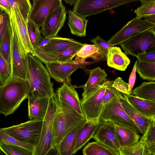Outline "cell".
<instances>
[{
    "instance_id": "603a6c76",
    "label": "cell",
    "mask_w": 155,
    "mask_h": 155,
    "mask_svg": "<svg viewBox=\"0 0 155 155\" xmlns=\"http://www.w3.org/2000/svg\"><path fill=\"white\" fill-rule=\"evenodd\" d=\"M108 66L118 70L125 71L130 63V60L119 47L112 46L108 50L107 57Z\"/></svg>"
},
{
    "instance_id": "c3c4849f",
    "label": "cell",
    "mask_w": 155,
    "mask_h": 155,
    "mask_svg": "<svg viewBox=\"0 0 155 155\" xmlns=\"http://www.w3.org/2000/svg\"><path fill=\"white\" fill-rule=\"evenodd\" d=\"M0 7L9 15L11 13L12 6L8 0H0Z\"/></svg>"
},
{
    "instance_id": "cb8c5ba5",
    "label": "cell",
    "mask_w": 155,
    "mask_h": 155,
    "mask_svg": "<svg viewBox=\"0 0 155 155\" xmlns=\"http://www.w3.org/2000/svg\"><path fill=\"white\" fill-rule=\"evenodd\" d=\"M100 120L87 121L78 131L74 154L92 138L98 126Z\"/></svg>"
},
{
    "instance_id": "ee69618b",
    "label": "cell",
    "mask_w": 155,
    "mask_h": 155,
    "mask_svg": "<svg viewBox=\"0 0 155 155\" xmlns=\"http://www.w3.org/2000/svg\"><path fill=\"white\" fill-rule=\"evenodd\" d=\"M112 86L122 94L126 95L129 94L128 84L121 78L118 77L113 81Z\"/></svg>"
},
{
    "instance_id": "b9f144b4",
    "label": "cell",
    "mask_w": 155,
    "mask_h": 155,
    "mask_svg": "<svg viewBox=\"0 0 155 155\" xmlns=\"http://www.w3.org/2000/svg\"><path fill=\"white\" fill-rule=\"evenodd\" d=\"M11 77V74L7 64L0 54V82L2 84L8 81Z\"/></svg>"
},
{
    "instance_id": "ba28073f",
    "label": "cell",
    "mask_w": 155,
    "mask_h": 155,
    "mask_svg": "<svg viewBox=\"0 0 155 155\" xmlns=\"http://www.w3.org/2000/svg\"><path fill=\"white\" fill-rule=\"evenodd\" d=\"M120 92L104 107L99 120L111 122L114 124L131 128L141 134L139 129L128 115L120 101Z\"/></svg>"
},
{
    "instance_id": "7bdbcfd3",
    "label": "cell",
    "mask_w": 155,
    "mask_h": 155,
    "mask_svg": "<svg viewBox=\"0 0 155 155\" xmlns=\"http://www.w3.org/2000/svg\"><path fill=\"white\" fill-rule=\"evenodd\" d=\"M90 41L99 49L106 58L109 48L114 46L108 43L107 41H105L99 35L97 36Z\"/></svg>"
},
{
    "instance_id": "74e56055",
    "label": "cell",
    "mask_w": 155,
    "mask_h": 155,
    "mask_svg": "<svg viewBox=\"0 0 155 155\" xmlns=\"http://www.w3.org/2000/svg\"><path fill=\"white\" fill-rule=\"evenodd\" d=\"M27 27L30 41L35 50L38 48L42 37L39 30L40 27L31 21H28Z\"/></svg>"
},
{
    "instance_id": "ac0fdd59",
    "label": "cell",
    "mask_w": 155,
    "mask_h": 155,
    "mask_svg": "<svg viewBox=\"0 0 155 155\" xmlns=\"http://www.w3.org/2000/svg\"><path fill=\"white\" fill-rule=\"evenodd\" d=\"M57 96L70 106L78 114L84 117L78 93L71 84V82L65 81L56 91Z\"/></svg>"
},
{
    "instance_id": "7dc6e473",
    "label": "cell",
    "mask_w": 155,
    "mask_h": 155,
    "mask_svg": "<svg viewBox=\"0 0 155 155\" xmlns=\"http://www.w3.org/2000/svg\"><path fill=\"white\" fill-rule=\"evenodd\" d=\"M138 62V61H136L135 62L130 76L128 83V92L129 94L131 93L132 89L135 81L136 78V69Z\"/></svg>"
},
{
    "instance_id": "836d02e7",
    "label": "cell",
    "mask_w": 155,
    "mask_h": 155,
    "mask_svg": "<svg viewBox=\"0 0 155 155\" xmlns=\"http://www.w3.org/2000/svg\"><path fill=\"white\" fill-rule=\"evenodd\" d=\"M136 72L144 80H155V62H138Z\"/></svg>"
},
{
    "instance_id": "d590c367",
    "label": "cell",
    "mask_w": 155,
    "mask_h": 155,
    "mask_svg": "<svg viewBox=\"0 0 155 155\" xmlns=\"http://www.w3.org/2000/svg\"><path fill=\"white\" fill-rule=\"evenodd\" d=\"M0 150L6 155H33V152L23 147L0 143Z\"/></svg>"
},
{
    "instance_id": "e575fe53",
    "label": "cell",
    "mask_w": 155,
    "mask_h": 155,
    "mask_svg": "<svg viewBox=\"0 0 155 155\" xmlns=\"http://www.w3.org/2000/svg\"><path fill=\"white\" fill-rule=\"evenodd\" d=\"M141 5L136 9L134 13L138 19L155 15V0H140Z\"/></svg>"
},
{
    "instance_id": "9c48e42d",
    "label": "cell",
    "mask_w": 155,
    "mask_h": 155,
    "mask_svg": "<svg viewBox=\"0 0 155 155\" xmlns=\"http://www.w3.org/2000/svg\"><path fill=\"white\" fill-rule=\"evenodd\" d=\"M54 94L50 99L46 114L43 120L39 140L34 148L33 155H45L52 147L53 120L57 108Z\"/></svg>"
},
{
    "instance_id": "8d00e7d4",
    "label": "cell",
    "mask_w": 155,
    "mask_h": 155,
    "mask_svg": "<svg viewBox=\"0 0 155 155\" xmlns=\"http://www.w3.org/2000/svg\"><path fill=\"white\" fill-rule=\"evenodd\" d=\"M119 155H146L147 151L142 141L129 147L120 148L118 150Z\"/></svg>"
},
{
    "instance_id": "9f6ffc18",
    "label": "cell",
    "mask_w": 155,
    "mask_h": 155,
    "mask_svg": "<svg viewBox=\"0 0 155 155\" xmlns=\"http://www.w3.org/2000/svg\"><path fill=\"white\" fill-rule=\"evenodd\" d=\"M146 155H153L152 154L150 153H149L147 151Z\"/></svg>"
},
{
    "instance_id": "4fadbf2b",
    "label": "cell",
    "mask_w": 155,
    "mask_h": 155,
    "mask_svg": "<svg viewBox=\"0 0 155 155\" xmlns=\"http://www.w3.org/2000/svg\"><path fill=\"white\" fill-rule=\"evenodd\" d=\"M88 63H82L75 61L51 63L46 64V68L50 76L59 83L71 81L70 77L79 68L86 69Z\"/></svg>"
},
{
    "instance_id": "8992f818",
    "label": "cell",
    "mask_w": 155,
    "mask_h": 155,
    "mask_svg": "<svg viewBox=\"0 0 155 155\" xmlns=\"http://www.w3.org/2000/svg\"><path fill=\"white\" fill-rule=\"evenodd\" d=\"M120 45L126 54L136 57L140 54L155 51V28L135 34Z\"/></svg>"
},
{
    "instance_id": "ab89813d",
    "label": "cell",
    "mask_w": 155,
    "mask_h": 155,
    "mask_svg": "<svg viewBox=\"0 0 155 155\" xmlns=\"http://www.w3.org/2000/svg\"><path fill=\"white\" fill-rule=\"evenodd\" d=\"M0 143H5L18 146L28 150L34 151V147H33L21 142L14 137L6 133L1 128H0Z\"/></svg>"
},
{
    "instance_id": "5b68a950",
    "label": "cell",
    "mask_w": 155,
    "mask_h": 155,
    "mask_svg": "<svg viewBox=\"0 0 155 155\" xmlns=\"http://www.w3.org/2000/svg\"><path fill=\"white\" fill-rule=\"evenodd\" d=\"M43 120H29L17 125L2 128L7 134L18 141L33 147L40 138Z\"/></svg>"
},
{
    "instance_id": "277c9868",
    "label": "cell",
    "mask_w": 155,
    "mask_h": 155,
    "mask_svg": "<svg viewBox=\"0 0 155 155\" xmlns=\"http://www.w3.org/2000/svg\"><path fill=\"white\" fill-rule=\"evenodd\" d=\"M11 5L12 9L9 17L12 33L17 40L21 53L26 58L28 54L34 55L35 51L29 37L27 23L18 6L15 4Z\"/></svg>"
},
{
    "instance_id": "d6986e66",
    "label": "cell",
    "mask_w": 155,
    "mask_h": 155,
    "mask_svg": "<svg viewBox=\"0 0 155 155\" xmlns=\"http://www.w3.org/2000/svg\"><path fill=\"white\" fill-rule=\"evenodd\" d=\"M88 71L89 78L84 86L82 98L81 101L86 99L108 80L107 74L105 71L100 67Z\"/></svg>"
},
{
    "instance_id": "f1b7e54d",
    "label": "cell",
    "mask_w": 155,
    "mask_h": 155,
    "mask_svg": "<svg viewBox=\"0 0 155 155\" xmlns=\"http://www.w3.org/2000/svg\"><path fill=\"white\" fill-rule=\"evenodd\" d=\"M85 123L74 128L62 140L58 147V149L61 155L74 154L77 133Z\"/></svg>"
},
{
    "instance_id": "11a10c76",
    "label": "cell",
    "mask_w": 155,
    "mask_h": 155,
    "mask_svg": "<svg viewBox=\"0 0 155 155\" xmlns=\"http://www.w3.org/2000/svg\"><path fill=\"white\" fill-rule=\"evenodd\" d=\"M4 12L0 7V15H2Z\"/></svg>"
},
{
    "instance_id": "83f0119b",
    "label": "cell",
    "mask_w": 155,
    "mask_h": 155,
    "mask_svg": "<svg viewBox=\"0 0 155 155\" xmlns=\"http://www.w3.org/2000/svg\"><path fill=\"white\" fill-rule=\"evenodd\" d=\"M68 13V24L71 34L79 37H85L88 20L78 16L71 10Z\"/></svg>"
},
{
    "instance_id": "bcb514c9",
    "label": "cell",
    "mask_w": 155,
    "mask_h": 155,
    "mask_svg": "<svg viewBox=\"0 0 155 155\" xmlns=\"http://www.w3.org/2000/svg\"><path fill=\"white\" fill-rule=\"evenodd\" d=\"M136 57L139 62H155V51L140 54Z\"/></svg>"
},
{
    "instance_id": "e0dca14e",
    "label": "cell",
    "mask_w": 155,
    "mask_h": 155,
    "mask_svg": "<svg viewBox=\"0 0 155 155\" xmlns=\"http://www.w3.org/2000/svg\"><path fill=\"white\" fill-rule=\"evenodd\" d=\"M77 46L60 51L46 52L35 50L34 56L45 64L51 63H59L71 61L77 52L85 44Z\"/></svg>"
},
{
    "instance_id": "9a60e30c",
    "label": "cell",
    "mask_w": 155,
    "mask_h": 155,
    "mask_svg": "<svg viewBox=\"0 0 155 155\" xmlns=\"http://www.w3.org/2000/svg\"><path fill=\"white\" fill-rule=\"evenodd\" d=\"M11 78L27 80L26 58H24L21 53L17 40L12 33L11 41Z\"/></svg>"
},
{
    "instance_id": "30bf717a",
    "label": "cell",
    "mask_w": 155,
    "mask_h": 155,
    "mask_svg": "<svg viewBox=\"0 0 155 155\" xmlns=\"http://www.w3.org/2000/svg\"><path fill=\"white\" fill-rule=\"evenodd\" d=\"M109 82L108 80L86 99L81 101L82 110L87 121L99 120L103 96Z\"/></svg>"
},
{
    "instance_id": "1f68e13d",
    "label": "cell",
    "mask_w": 155,
    "mask_h": 155,
    "mask_svg": "<svg viewBox=\"0 0 155 155\" xmlns=\"http://www.w3.org/2000/svg\"><path fill=\"white\" fill-rule=\"evenodd\" d=\"M140 140L142 141L148 152L155 155V120L151 121Z\"/></svg>"
},
{
    "instance_id": "44dd1931",
    "label": "cell",
    "mask_w": 155,
    "mask_h": 155,
    "mask_svg": "<svg viewBox=\"0 0 155 155\" xmlns=\"http://www.w3.org/2000/svg\"><path fill=\"white\" fill-rule=\"evenodd\" d=\"M74 60L82 63L91 64L100 61H107V58L94 45L85 43L75 56Z\"/></svg>"
},
{
    "instance_id": "d6a6232c",
    "label": "cell",
    "mask_w": 155,
    "mask_h": 155,
    "mask_svg": "<svg viewBox=\"0 0 155 155\" xmlns=\"http://www.w3.org/2000/svg\"><path fill=\"white\" fill-rule=\"evenodd\" d=\"M12 36V31L9 23L0 46V54L6 61L11 74V50Z\"/></svg>"
},
{
    "instance_id": "f546056e",
    "label": "cell",
    "mask_w": 155,
    "mask_h": 155,
    "mask_svg": "<svg viewBox=\"0 0 155 155\" xmlns=\"http://www.w3.org/2000/svg\"><path fill=\"white\" fill-rule=\"evenodd\" d=\"M82 151L83 155H119L118 151L97 141L88 143Z\"/></svg>"
},
{
    "instance_id": "484cf974",
    "label": "cell",
    "mask_w": 155,
    "mask_h": 155,
    "mask_svg": "<svg viewBox=\"0 0 155 155\" xmlns=\"http://www.w3.org/2000/svg\"><path fill=\"white\" fill-rule=\"evenodd\" d=\"M82 44L74 39L57 37L52 38L51 40L45 45L36 49L46 52H58L80 45Z\"/></svg>"
},
{
    "instance_id": "7402d4cb",
    "label": "cell",
    "mask_w": 155,
    "mask_h": 155,
    "mask_svg": "<svg viewBox=\"0 0 155 155\" xmlns=\"http://www.w3.org/2000/svg\"><path fill=\"white\" fill-rule=\"evenodd\" d=\"M51 98H35L30 94L28 98V115L30 120H43Z\"/></svg>"
},
{
    "instance_id": "2e32d148",
    "label": "cell",
    "mask_w": 155,
    "mask_h": 155,
    "mask_svg": "<svg viewBox=\"0 0 155 155\" xmlns=\"http://www.w3.org/2000/svg\"><path fill=\"white\" fill-rule=\"evenodd\" d=\"M96 141L118 151L120 148L114 124L111 122L100 120L92 137Z\"/></svg>"
},
{
    "instance_id": "60d3db41",
    "label": "cell",
    "mask_w": 155,
    "mask_h": 155,
    "mask_svg": "<svg viewBox=\"0 0 155 155\" xmlns=\"http://www.w3.org/2000/svg\"><path fill=\"white\" fill-rule=\"evenodd\" d=\"M113 82L110 81L106 87L102 102V111L105 106L120 93L112 86Z\"/></svg>"
},
{
    "instance_id": "6f0895ef",
    "label": "cell",
    "mask_w": 155,
    "mask_h": 155,
    "mask_svg": "<svg viewBox=\"0 0 155 155\" xmlns=\"http://www.w3.org/2000/svg\"><path fill=\"white\" fill-rule=\"evenodd\" d=\"M0 155H4L3 154L2 151L1 150H0Z\"/></svg>"
},
{
    "instance_id": "3957f363",
    "label": "cell",
    "mask_w": 155,
    "mask_h": 155,
    "mask_svg": "<svg viewBox=\"0 0 155 155\" xmlns=\"http://www.w3.org/2000/svg\"><path fill=\"white\" fill-rule=\"evenodd\" d=\"M31 88L28 80L11 78L0 84V114H13L22 102L28 99Z\"/></svg>"
},
{
    "instance_id": "f35d334b",
    "label": "cell",
    "mask_w": 155,
    "mask_h": 155,
    "mask_svg": "<svg viewBox=\"0 0 155 155\" xmlns=\"http://www.w3.org/2000/svg\"><path fill=\"white\" fill-rule=\"evenodd\" d=\"M11 5H16L18 7L25 21L27 23L32 5L29 0H8Z\"/></svg>"
},
{
    "instance_id": "f907efd6",
    "label": "cell",
    "mask_w": 155,
    "mask_h": 155,
    "mask_svg": "<svg viewBox=\"0 0 155 155\" xmlns=\"http://www.w3.org/2000/svg\"><path fill=\"white\" fill-rule=\"evenodd\" d=\"M52 38H45L44 37H42L37 48H40L46 45L51 40Z\"/></svg>"
},
{
    "instance_id": "8fae6325",
    "label": "cell",
    "mask_w": 155,
    "mask_h": 155,
    "mask_svg": "<svg viewBox=\"0 0 155 155\" xmlns=\"http://www.w3.org/2000/svg\"><path fill=\"white\" fill-rule=\"evenodd\" d=\"M155 27V25L135 17L113 35L107 42L114 46L120 45L132 36Z\"/></svg>"
},
{
    "instance_id": "7c38bea8",
    "label": "cell",
    "mask_w": 155,
    "mask_h": 155,
    "mask_svg": "<svg viewBox=\"0 0 155 155\" xmlns=\"http://www.w3.org/2000/svg\"><path fill=\"white\" fill-rule=\"evenodd\" d=\"M28 21L39 27L44 23L48 15L62 4L61 0H33Z\"/></svg>"
},
{
    "instance_id": "4dcf8cb0",
    "label": "cell",
    "mask_w": 155,
    "mask_h": 155,
    "mask_svg": "<svg viewBox=\"0 0 155 155\" xmlns=\"http://www.w3.org/2000/svg\"><path fill=\"white\" fill-rule=\"evenodd\" d=\"M131 94L139 98L155 101V82H144L132 91Z\"/></svg>"
},
{
    "instance_id": "816d5d0a",
    "label": "cell",
    "mask_w": 155,
    "mask_h": 155,
    "mask_svg": "<svg viewBox=\"0 0 155 155\" xmlns=\"http://www.w3.org/2000/svg\"><path fill=\"white\" fill-rule=\"evenodd\" d=\"M144 20L155 25V15H151L145 17Z\"/></svg>"
},
{
    "instance_id": "4316f807",
    "label": "cell",
    "mask_w": 155,
    "mask_h": 155,
    "mask_svg": "<svg viewBox=\"0 0 155 155\" xmlns=\"http://www.w3.org/2000/svg\"><path fill=\"white\" fill-rule=\"evenodd\" d=\"M114 125L120 148L131 146L138 142L140 135L136 131L129 128Z\"/></svg>"
},
{
    "instance_id": "681fc988",
    "label": "cell",
    "mask_w": 155,
    "mask_h": 155,
    "mask_svg": "<svg viewBox=\"0 0 155 155\" xmlns=\"http://www.w3.org/2000/svg\"><path fill=\"white\" fill-rule=\"evenodd\" d=\"M45 155H61L58 148L56 147H52Z\"/></svg>"
},
{
    "instance_id": "d4e9b609",
    "label": "cell",
    "mask_w": 155,
    "mask_h": 155,
    "mask_svg": "<svg viewBox=\"0 0 155 155\" xmlns=\"http://www.w3.org/2000/svg\"><path fill=\"white\" fill-rule=\"evenodd\" d=\"M131 105L142 114L155 119V101L142 99L133 95L122 94Z\"/></svg>"
},
{
    "instance_id": "db71d44e",
    "label": "cell",
    "mask_w": 155,
    "mask_h": 155,
    "mask_svg": "<svg viewBox=\"0 0 155 155\" xmlns=\"http://www.w3.org/2000/svg\"><path fill=\"white\" fill-rule=\"evenodd\" d=\"M3 21V16L2 14L0 15V25Z\"/></svg>"
},
{
    "instance_id": "52a82bcc",
    "label": "cell",
    "mask_w": 155,
    "mask_h": 155,
    "mask_svg": "<svg viewBox=\"0 0 155 155\" xmlns=\"http://www.w3.org/2000/svg\"><path fill=\"white\" fill-rule=\"evenodd\" d=\"M137 0H77L72 11L85 18Z\"/></svg>"
},
{
    "instance_id": "f5cc1de1",
    "label": "cell",
    "mask_w": 155,
    "mask_h": 155,
    "mask_svg": "<svg viewBox=\"0 0 155 155\" xmlns=\"http://www.w3.org/2000/svg\"><path fill=\"white\" fill-rule=\"evenodd\" d=\"M77 0H64L66 4H69L71 5H74Z\"/></svg>"
},
{
    "instance_id": "6da1fadb",
    "label": "cell",
    "mask_w": 155,
    "mask_h": 155,
    "mask_svg": "<svg viewBox=\"0 0 155 155\" xmlns=\"http://www.w3.org/2000/svg\"><path fill=\"white\" fill-rule=\"evenodd\" d=\"M57 108L53 123L52 147H58L63 138L74 128L86 122L84 117L78 114L59 98L54 93Z\"/></svg>"
},
{
    "instance_id": "f6af8a7d",
    "label": "cell",
    "mask_w": 155,
    "mask_h": 155,
    "mask_svg": "<svg viewBox=\"0 0 155 155\" xmlns=\"http://www.w3.org/2000/svg\"><path fill=\"white\" fill-rule=\"evenodd\" d=\"M2 15L3 16V21L0 25V46L10 23L9 15L7 13L4 12Z\"/></svg>"
},
{
    "instance_id": "5bb4252c",
    "label": "cell",
    "mask_w": 155,
    "mask_h": 155,
    "mask_svg": "<svg viewBox=\"0 0 155 155\" xmlns=\"http://www.w3.org/2000/svg\"><path fill=\"white\" fill-rule=\"evenodd\" d=\"M66 13L65 6L62 4L48 15L40 30L44 38H49L57 36L58 32L64 24Z\"/></svg>"
},
{
    "instance_id": "ffe728a7",
    "label": "cell",
    "mask_w": 155,
    "mask_h": 155,
    "mask_svg": "<svg viewBox=\"0 0 155 155\" xmlns=\"http://www.w3.org/2000/svg\"><path fill=\"white\" fill-rule=\"evenodd\" d=\"M120 101L123 108L138 127L143 135L152 119L145 116L134 108L121 93Z\"/></svg>"
},
{
    "instance_id": "7a4b0ae2",
    "label": "cell",
    "mask_w": 155,
    "mask_h": 155,
    "mask_svg": "<svg viewBox=\"0 0 155 155\" xmlns=\"http://www.w3.org/2000/svg\"><path fill=\"white\" fill-rule=\"evenodd\" d=\"M27 80L31 88L30 94L35 98H51L54 92L50 76L42 62L32 54L27 57Z\"/></svg>"
}]
</instances>
